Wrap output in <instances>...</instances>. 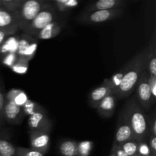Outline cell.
I'll list each match as a JSON object with an SVG mask.
<instances>
[{
    "instance_id": "obj_38",
    "label": "cell",
    "mask_w": 156,
    "mask_h": 156,
    "mask_svg": "<svg viewBox=\"0 0 156 156\" xmlns=\"http://www.w3.org/2000/svg\"><path fill=\"white\" fill-rule=\"evenodd\" d=\"M1 8H2V1L0 0V9H1Z\"/></svg>"
},
{
    "instance_id": "obj_25",
    "label": "cell",
    "mask_w": 156,
    "mask_h": 156,
    "mask_svg": "<svg viewBox=\"0 0 156 156\" xmlns=\"http://www.w3.org/2000/svg\"><path fill=\"white\" fill-rule=\"evenodd\" d=\"M28 62H29L24 60V59L18 58L16 62L13 64V66L11 67V69L15 73H18V74H24V73H27V69H28Z\"/></svg>"
},
{
    "instance_id": "obj_31",
    "label": "cell",
    "mask_w": 156,
    "mask_h": 156,
    "mask_svg": "<svg viewBox=\"0 0 156 156\" xmlns=\"http://www.w3.org/2000/svg\"><path fill=\"white\" fill-rule=\"evenodd\" d=\"M149 86L150 88L151 94H152V98L155 101L156 99V76H152V75H149Z\"/></svg>"
},
{
    "instance_id": "obj_33",
    "label": "cell",
    "mask_w": 156,
    "mask_h": 156,
    "mask_svg": "<svg viewBox=\"0 0 156 156\" xmlns=\"http://www.w3.org/2000/svg\"><path fill=\"white\" fill-rule=\"evenodd\" d=\"M149 146L150 149L151 155L152 156H156V136H155L151 135L149 137Z\"/></svg>"
},
{
    "instance_id": "obj_8",
    "label": "cell",
    "mask_w": 156,
    "mask_h": 156,
    "mask_svg": "<svg viewBox=\"0 0 156 156\" xmlns=\"http://www.w3.org/2000/svg\"><path fill=\"white\" fill-rule=\"evenodd\" d=\"M27 126L29 131L42 130L50 132L53 126V123L49 118L46 110L42 107L39 111L29 116Z\"/></svg>"
},
{
    "instance_id": "obj_37",
    "label": "cell",
    "mask_w": 156,
    "mask_h": 156,
    "mask_svg": "<svg viewBox=\"0 0 156 156\" xmlns=\"http://www.w3.org/2000/svg\"><path fill=\"white\" fill-rule=\"evenodd\" d=\"M110 156H117V155H116V153H115V152H114V151L112 149H111V155H110Z\"/></svg>"
},
{
    "instance_id": "obj_20",
    "label": "cell",
    "mask_w": 156,
    "mask_h": 156,
    "mask_svg": "<svg viewBox=\"0 0 156 156\" xmlns=\"http://www.w3.org/2000/svg\"><path fill=\"white\" fill-rule=\"evenodd\" d=\"M2 8L12 13H15L19 10L24 3V0H1Z\"/></svg>"
},
{
    "instance_id": "obj_11",
    "label": "cell",
    "mask_w": 156,
    "mask_h": 156,
    "mask_svg": "<svg viewBox=\"0 0 156 156\" xmlns=\"http://www.w3.org/2000/svg\"><path fill=\"white\" fill-rule=\"evenodd\" d=\"M19 30L18 21L15 13H12L0 9V30L4 32L9 37L15 34Z\"/></svg>"
},
{
    "instance_id": "obj_23",
    "label": "cell",
    "mask_w": 156,
    "mask_h": 156,
    "mask_svg": "<svg viewBox=\"0 0 156 156\" xmlns=\"http://www.w3.org/2000/svg\"><path fill=\"white\" fill-rule=\"evenodd\" d=\"M139 143L135 140H130L120 145L123 150L128 156H135L138 154Z\"/></svg>"
},
{
    "instance_id": "obj_7",
    "label": "cell",
    "mask_w": 156,
    "mask_h": 156,
    "mask_svg": "<svg viewBox=\"0 0 156 156\" xmlns=\"http://www.w3.org/2000/svg\"><path fill=\"white\" fill-rule=\"evenodd\" d=\"M38 45V40L23 33L18 39L16 55L18 58L29 61L34 56Z\"/></svg>"
},
{
    "instance_id": "obj_13",
    "label": "cell",
    "mask_w": 156,
    "mask_h": 156,
    "mask_svg": "<svg viewBox=\"0 0 156 156\" xmlns=\"http://www.w3.org/2000/svg\"><path fill=\"white\" fill-rule=\"evenodd\" d=\"M110 94H113L112 88H111V85H110L109 80H108V79H105L103 83L100 86L94 88L91 91V94H90L89 98H88V102H89L90 106L96 109L99 103L105 98L110 95Z\"/></svg>"
},
{
    "instance_id": "obj_16",
    "label": "cell",
    "mask_w": 156,
    "mask_h": 156,
    "mask_svg": "<svg viewBox=\"0 0 156 156\" xmlns=\"http://www.w3.org/2000/svg\"><path fill=\"white\" fill-rule=\"evenodd\" d=\"M62 28V23L56 20L43 28L37 35L36 38L37 40L52 39L60 33Z\"/></svg>"
},
{
    "instance_id": "obj_18",
    "label": "cell",
    "mask_w": 156,
    "mask_h": 156,
    "mask_svg": "<svg viewBox=\"0 0 156 156\" xmlns=\"http://www.w3.org/2000/svg\"><path fill=\"white\" fill-rule=\"evenodd\" d=\"M156 53L155 45L150 46V50L146 62V69L149 75L156 76Z\"/></svg>"
},
{
    "instance_id": "obj_15",
    "label": "cell",
    "mask_w": 156,
    "mask_h": 156,
    "mask_svg": "<svg viewBox=\"0 0 156 156\" xmlns=\"http://www.w3.org/2000/svg\"><path fill=\"white\" fill-rule=\"evenodd\" d=\"M126 5V2L124 0H99L89 5L87 7V12L123 9Z\"/></svg>"
},
{
    "instance_id": "obj_39",
    "label": "cell",
    "mask_w": 156,
    "mask_h": 156,
    "mask_svg": "<svg viewBox=\"0 0 156 156\" xmlns=\"http://www.w3.org/2000/svg\"><path fill=\"white\" fill-rule=\"evenodd\" d=\"M135 156H140V155H139V154H137V155H135Z\"/></svg>"
},
{
    "instance_id": "obj_30",
    "label": "cell",
    "mask_w": 156,
    "mask_h": 156,
    "mask_svg": "<svg viewBox=\"0 0 156 156\" xmlns=\"http://www.w3.org/2000/svg\"><path fill=\"white\" fill-rule=\"evenodd\" d=\"M28 99L29 98H27V94L24 92V91L20 90L19 92L18 93V94H17V95L15 96V98H14L13 102L15 104V105H18V106L22 108Z\"/></svg>"
},
{
    "instance_id": "obj_19",
    "label": "cell",
    "mask_w": 156,
    "mask_h": 156,
    "mask_svg": "<svg viewBox=\"0 0 156 156\" xmlns=\"http://www.w3.org/2000/svg\"><path fill=\"white\" fill-rule=\"evenodd\" d=\"M0 156H16V147L8 140L0 138Z\"/></svg>"
},
{
    "instance_id": "obj_35",
    "label": "cell",
    "mask_w": 156,
    "mask_h": 156,
    "mask_svg": "<svg viewBox=\"0 0 156 156\" xmlns=\"http://www.w3.org/2000/svg\"><path fill=\"white\" fill-rule=\"evenodd\" d=\"M150 134L156 136V120L154 117L152 122H150Z\"/></svg>"
},
{
    "instance_id": "obj_26",
    "label": "cell",
    "mask_w": 156,
    "mask_h": 156,
    "mask_svg": "<svg viewBox=\"0 0 156 156\" xmlns=\"http://www.w3.org/2000/svg\"><path fill=\"white\" fill-rule=\"evenodd\" d=\"M41 108H42V106H41L39 104L36 103L34 101H32L31 100L28 99L27 102L24 105V106L22 107V109L25 115L30 116L37 111H39Z\"/></svg>"
},
{
    "instance_id": "obj_6",
    "label": "cell",
    "mask_w": 156,
    "mask_h": 156,
    "mask_svg": "<svg viewBox=\"0 0 156 156\" xmlns=\"http://www.w3.org/2000/svg\"><path fill=\"white\" fill-rule=\"evenodd\" d=\"M149 74L145 69L141 74L140 79L136 84V96L137 100L140 106L146 111H149L152 108V105L155 104V101L152 98L150 88L149 86Z\"/></svg>"
},
{
    "instance_id": "obj_32",
    "label": "cell",
    "mask_w": 156,
    "mask_h": 156,
    "mask_svg": "<svg viewBox=\"0 0 156 156\" xmlns=\"http://www.w3.org/2000/svg\"><path fill=\"white\" fill-rule=\"evenodd\" d=\"M17 59H18V56H17L16 53H9V54L6 55L5 57L4 58L3 63L12 67L13 64L16 62Z\"/></svg>"
},
{
    "instance_id": "obj_29",
    "label": "cell",
    "mask_w": 156,
    "mask_h": 156,
    "mask_svg": "<svg viewBox=\"0 0 156 156\" xmlns=\"http://www.w3.org/2000/svg\"><path fill=\"white\" fill-rule=\"evenodd\" d=\"M138 154L140 156H150V149L146 140L140 142L138 144Z\"/></svg>"
},
{
    "instance_id": "obj_14",
    "label": "cell",
    "mask_w": 156,
    "mask_h": 156,
    "mask_svg": "<svg viewBox=\"0 0 156 156\" xmlns=\"http://www.w3.org/2000/svg\"><path fill=\"white\" fill-rule=\"evenodd\" d=\"M117 98L114 94H110L103 99L96 108L99 115L104 118H110L114 114L116 108Z\"/></svg>"
},
{
    "instance_id": "obj_34",
    "label": "cell",
    "mask_w": 156,
    "mask_h": 156,
    "mask_svg": "<svg viewBox=\"0 0 156 156\" xmlns=\"http://www.w3.org/2000/svg\"><path fill=\"white\" fill-rule=\"evenodd\" d=\"M112 149L115 152L117 156H128L126 154V152L123 150V149H122L120 146H117V145L113 143Z\"/></svg>"
},
{
    "instance_id": "obj_22",
    "label": "cell",
    "mask_w": 156,
    "mask_h": 156,
    "mask_svg": "<svg viewBox=\"0 0 156 156\" xmlns=\"http://www.w3.org/2000/svg\"><path fill=\"white\" fill-rule=\"evenodd\" d=\"M124 67H123L118 73H117L115 75H114L111 78L108 79L110 85H111V88H112L113 94H114V95L116 94L119 87H120V84H121L122 79H123V76H124Z\"/></svg>"
},
{
    "instance_id": "obj_10",
    "label": "cell",
    "mask_w": 156,
    "mask_h": 156,
    "mask_svg": "<svg viewBox=\"0 0 156 156\" xmlns=\"http://www.w3.org/2000/svg\"><path fill=\"white\" fill-rule=\"evenodd\" d=\"M130 140H133V135L132 129L129 126L125 110H123L119 117L114 144L120 146L125 142L129 141Z\"/></svg>"
},
{
    "instance_id": "obj_28",
    "label": "cell",
    "mask_w": 156,
    "mask_h": 156,
    "mask_svg": "<svg viewBox=\"0 0 156 156\" xmlns=\"http://www.w3.org/2000/svg\"><path fill=\"white\" fill-rule=\"evenodd\" d=\"M5 105V94L4 88H3L2 81L0 80V126L4 120L3 111H4Z\"/></svg>"
},
{
    "instance_id": "obj_21",
    "label": "cell",
    "mask_w": 156,
    "mask_h": 156,
    "mask_svg": "<svg viewBox=\"0 0 156 156\" xmlns=\"http://www.w3.org/2000/svg\"><path fill=\"white\" fill-rule=\"evenodd\" d=\"M53 4L60 12H65L77 7L79 5V2L76 0H55L53 1Z\"/></svg>"
},
{
    "instance_id": "obj_2",
    "label": "cell",
    "mask_w": 156,
    "mask_h": 156,
    "mask_svg": "<svg viewBox=\"0 0 156 156\" xmlns=\"http://www.w3.org/2000/svg\"><path fill=\"white\" fill-rule=\"evenodd\" d=\"M124 110L132 129L133 140L138 143L146 140L150 133V122L136 99H130Z\"/></svg>"
},
{
    "instance_id": "obj_5",
    "label": "cell",
    "mask_w": 156,
    "mask_h": 156,
    "mask_svg": "<svg viewBox=\"0 0 156 156\" xmlns=\"http://www.w3.org/2000/svg\"><path fill=\"white\" fill-rule=\"evenodd\" d=\"M124 12L123 9H111V10H100L86 12L81 15L79 21L85 24H100L116 19L121 16Z\"/></svg>"
},
{
    "instance_id": "obj_36",
    "label": "cell",
    "mask_w": 156,
    "mask_h": 156,
    "mask_svg": "<svg viewBox=\"0 0 156 156\" xmlns=\"http://www.w3.org/2000/svg\"><path fill=\"white\" fill-rule=\"evenodd\" d=\"M8 37H9V36H8L7 34H5L4 32L0 30V50H1L2 46L3 45V44H4L5 41H6V39H7Z\"/></svg>"
},
{
    "instance_id": "obj_4",
    "label": "cell",
    "mask_w": 156,
    "mask_h": 156,
    "mask_svg": "<svg viewBox=\"0 0 156 156\" xmlns=\"http://www.w3.org/2000/svg\"><path fill=\"white\" fill-rule=\"evenodd\" d=\"M56 10L50 3H48L28 24L23 33L36 38L37 35L43 28L53 21H56Z\"/></svg>"
},
{
    "instance_id": "obj_1",
    "label": "cell",
    "mask_w": 156,
    "mask_h": 156,
    "mask_svg": "<svg viewBox=\"0 0 156 156\" xmlns=\"http://www.w3.org/2000/svg\"><path fill=\"white\" fill-rule=\"evenodd\" d=\"M149 50L150 47L143 50L123 66L124 76L115 94L116 98H124L132 94L141 74L146 69V62Z\"/></svg>"
},
{
    "instance_id": "obj_3",
    "label": "cell",
    "mask_w": 156,
    "mask_h": 156,
    "mask_svg": "<svg viewBox=\"0 0 156 156\" xmlns=\"http://www.w3.org/2000/svg\"><path fill=\"white\" fill-rule=\"evenodd\" d=\"M49 2L43 0H27L24 1L19 10L15 12L19 30L24 32L28 24L33 21L39 12Z\"/></svg>"
},
{
    "instance_id": "obj_12",
    "label": "cell",
    "mask_w": 156,
    "mask_h": 156,
    "mask_svg": "<svg viewBox=\"0 0 156 156\" xmlns=\"http://www.w3.org/2000/svg\"><path fill=\"white\" fill-rule=\"evenodd\" d=\"M25 114L22 108L13 101H5L3 111V118L11 124L19 125L22 122Z\"/></svg>"
},
{
    "instance_id": "obj_27",
    "label": "cell",
    "mask_w": 156,
    "mask_h": 156,
    "mask_svg": "<svg viewBox=\"0 0 156 156\" xmlns=\"http://www.w3.org/2000/svg\"><path fill=\"white\" fill-rule=\"evenodd\" d=\"M41 152L30 149L24 148L21 146H16V156H44Z\"/></svg>"
},
{
    "instance_id": "obj_40",
    "label": "cell",
    "mask_w": 156,
    "mask_h": 156,
    "mask_svg": "<svg viewBox=\"0 0 156 156\" xmlns=\"http://www.w3.org/2000/svg\"><path fill=\"white\" fill-rule=\"evenodd\" d=\"M150 156H152V155H150Z\"/></svg>"
},
{
    "instance_id": "obj_17",
    "label": "cell",
    "mask_w": 156,
    "mask_h": 156,
    "mask_svg": "<svg viewBox=\"0 0 156 156\" xmlns=\"http://www.w3.org/2000/svg\"><path fill=\"white\" fill-rule=\"evenodd\" d=\"M59 150L62 156H77L78 143L73 140H64L59 144Z\"/></svg>"
},
{
    "instance_id": "obj_24",
    "label": "cell",
    "mask_w": 156,
    "mask_h": 156,
    "mask_svg": "<svg viewBox=\"0 0 156 156\" xmlns=\"http://www.w3.org/2000/svg\"><path fill=\"white\" fill-rule=\"evenodd\" d=\"M93 147V143L91 141H82L78 143L77 156H89Z\"/></svg>"
},
{
    "instance_id": "obj_9",
    "label": "cell",
    "mask_w": 156,
    "mask_h": 156,
    "mask_svg": "<svg viewBox=\"0 0 156 156\" xmlns=\"http://www.w3.org/2000/svg\"><path fill=\"white\" fill-rule=\"evenodd\" d=\"M30 149L41 152L44 155L47 153L50 148V132L42 130L29 131Z\"/></svg>"
}]
</instances>
